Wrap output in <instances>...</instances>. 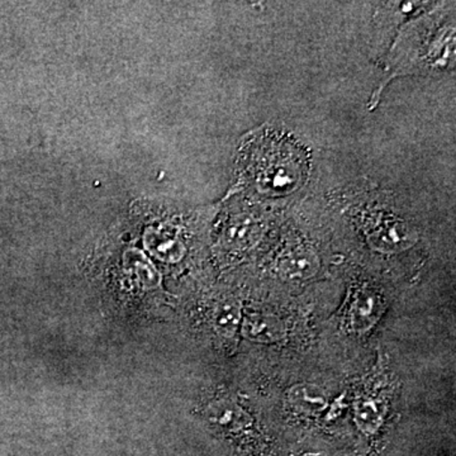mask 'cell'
I'll return each mask as SVG.
<instances>
[{
	"instance_id": "5",
	"label": "cell",
	"mask_w": 456,
	"mask_h": 456,
	"mask_svg": "<svg viewBox=\"0 0 456 456\" xmlns=\"http://www.w3.org/2000/svg\"><path fill=\"white\" fill-rule=\"evenodd\" d=\"M290 404L305 412H320L327 406V397L322 389L312 384H298L288 393Z\"/></svg>"
},
{
	"instance_id": "4",
	"label": "cell",
	"mask_w": 456,
	"mask_h": 456,
	"mask_svg": "<svg viewBox=\"0 0 456 456\" xmlns=\"http://www.w3.org/2000/svg\"><path fill=\"white\" fill-rule=\"evenodd\" d=\"M318 260L310 250H296L281 259L279 270L285 278L307 279L316 274Z\"/></svg>"
},
{
	"instance_id": "2",
	"label": "cell",
	"mask_w": 456,
	"mask_h": 456,
	"mask_svg": "<svg viewBox=\"0 0 456 456\" xmlns=\"http://www.w3.org/2000/svg\"><path fill=\"white\" fill-rule=\"evenodd\" d=\"M209 421L230 432L244 430L248 426V416L241 407L231 401H220L207 411Z\"/></svg>"
},
{
	"instance_id": "3",
	"label": "cell",
	"mask_w": 456,
	"mask_h": 456,
	"mask_svg": "<svg viewBox=\"0 0 456 456\" xmlns=\"http://www.w3.org/2000/svg\"><path fill=\"white\" fill-rule=\"evenodd\" d=\"M246 338L256 342H274L281 340L284 329L281 321L266 314H250L244 321Z\"/></svg>"
},
{
	"instance_id": "8",
	"label": "cell",
	"mask_w": 456,
	"mask_h": 456,
	"mask_svg": "<svg viewBox=\"0 0 456 456\" xmlns=\"http://www.w3.org/2000/svg\"><path fill=\"white\" fill-rule=\"evenodd\" d=\"M356 424L364 434H375L382 424V415L370 399H362L356 406Z\"/></svg>"
},
{
	"instance_id": "6",
	"label": "cell",
	"mask_w": 456,
	"mask_h": 456,
	"mask_svg": "<svg viewBox=\"0 0 456 456\" xmlns=\"http://www.w3.org/2000/svg\"><path fill=\"white\" fill-rule=\"evenodd\" d=\"M241 320V311L232 303L222 305L213 312V325L222 335H235Z\"/></svg>"
},
{
	"instance_id": "7",
	"label": "cell",
	"mask_w": 456,
	"mask_h": 456,
	"mask_svg": "<svg viewBox=\"0 0 456 456\" xmlns=\"http://www.w3.org/2000/svg\"><path fill=\"white\" fill-rule=\"evenodd\" d=\"M377 310V299L373 294L369 292H360L356 297L355 301L351 307V317H353L354 323L356 326L367 327L370 325V321L375 317V311Z\"/></svg>"
},
{
	"instance_id": "1",
	"label": "cell",
	"mask_w": 456,
	"mask_h": 456,
	"mask_svg": "<svg viewBox=\"0 0 456 456\" xmlns=\"http://www.w3.org/2000/svg\"><path fill=\"white\" fill-rule=\"evenodd\" d=\"M245 170L261 193L281 196L301 187L308 175V154L290 137L257 134L245 147Z\"/></svg>"
}]
</instances>
